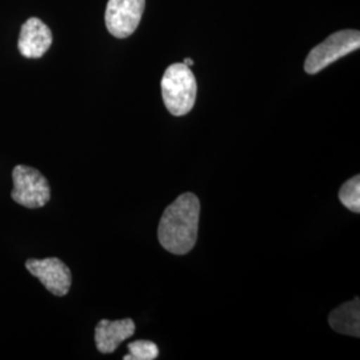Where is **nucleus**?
<instances>
[{
  "mask_svg": "<svg viewBox=\"0 0 360 360\" xmlns=\"http://www.w3.org/2000/svg\"><path fill=\"white\" fill-rule=\"evenodd\" d=\"M200 202L193 193H181L163 212L158 238L159 243L174 255H184L198 239Z\"/></svg>",
  "mask_w": 360,
  "mask_h": 360,
  "instance_id": "1",
  "label": "nucleus"
},
{
  "mask_svg": "<svg viewBox=\"0 0 360 360\" xmlns=\"http://www.w3.org/2000/svg\"><path fill=\"white\" fill-rule=\"evenodd\" d=\"M162 96L169 114L187 115L196 101V79L184 63L171 65L162 77Z\"/></svg>",
  "mask_w": 360,
  "mask_h": 360,
  "instance_id": "2",
  "label": "nucleus"
},
{
  "mask_svg": "<svg viewBox=\"0 0 360 360\" xmlns=\"http://www.w3.org/2000/svg\"><path fill=\"white\" fill-rule=\"evenodd\" d=\"M360 34L356 30H342L330 35L323 43L309 51L304 71L309 75L321 72L338 59L359 50Z\"/></svg>",
  "mask_w": 360,
  "mask_h": 360,
  "instance_id": "3",
  "label": "nucleus"
},
{
  "mask_svg": "<svg viewBox=\"0 0 360 360\" xmlns=\"http://www.w3.org/2000/svg\"><path fill=\"white\" fill-rule=\"evenodd\" d=\"M13 200L27 208L46 206L51 198L49 180L37 168L19 165L13 171Z\"/></svg>",
  "mask_w": 360,
  "mask_h": 360,
  "instance_id": "4",
  "label": "nucleus"
},
{
  "mask_svg": "<svg viewBox=\"0 0 360 360\" xmlns=\"http://www.w3.org/2000/svg\"><path fill=\"white\" fill-rule=\"evenodd\" d=\"M146 0H108L105 27L117 39L129 38L139 26Z\"/></svg>",
  "mask_w": 360,
  "mask_h": 360,
  "instance_id": "5",
  "label": "nucleus"
},
{
  "mask_svg": "<svg viewBox=\"0 0 360 360\" xmlns=\"http://www.w3.org/2000/svg\"><path fill=\"white\" fill-rule=\"evenodd\" d=\"M26 269L31 275L38 278L40 283L53 295L65 296L68 294L72 276L70 269L60 259H28Z\"/></svg>",
  "mask_w": 360,
  "mask_h": 360,
  "instance_id": "6",
  "label": "nucleus"
},
{
  "mask_svg": "<svg viewBox=\"0 0 360 360\" xmlns=\"http://www.w3.org/2000/svg\"><path fill=\"white\" fill-rule=\"evenodd\" d=\"M52 44V32L38 18H30L22 26L18 49L28 59L41 58Z\"/></svg>",
  "mask_w": 360,
  "mask_h": 360,
  "instance_id": "7",
  "label": "nucleus"
},
{
  "mask_svg": "<svg viewBox=\"0 0 360 360\" xmlns=\"http://www.w3.org/2000/svg\"><path fill=\"white\" fill-rule=\"evenodd\" d=\"M135 333V323L132 319L107 321L102 319L95 328V343L99 352L112 354L124 340Z\"/></svg>",
  "mask_w": 360,
  "mask_h": 360,
  "instance_id": "8",
  "label": "nucleus"
},
{
  "mask_svg": "<svg viewBox=\"0 0 360 360\" xmlns=\"http://www.w3.org/2000/svg\"><path fill=\"white\" fill-rule=\"evenodd\" d=\"M330 326L339 334L360 336V303L359 297L345 303L330 314Z\"/></svg>",
  "mask_w": 360,
  "mask_h": 360,
  "instance_id": "9",
  "label": "nucleus"
},
{
  "mask_svg": "<svg viewBox=\"0 0 360 360\" xmlns=\"http://www.w3.org/2000/svg\"><path fill=\"white\" fill-rule=\"evenodd\" d=\"M339 200L342 205L347 207L349 211L359 214L360 212V176L356 175L347 180L340 191H339Z\"/></svg>",
  "mask_w": 360,
  "mask_h": 360,
  "instance_id": "10",
  "label": "nucleus"
},
{
  "mask_svg": "<svg viewBox=\"0 0 360 360\" xmlns=\"http://www.w3.org/2000/svg\"><path fill=\"white\" fill-rule=\"evenodd\" d=\"M129 355L124 360H154L159 356V348L150 340H135L129 345Z\"/></svg>",
  "mask_w": 360,
  "mask_h": 360,
  "instance_id": "11",
  "label": "nucleus"
},
{
  "mask_svg": "<svg viewBox=\"0 0 360 360\" xmlns=\"http://www.w3.org/2000/svg\"><path fill=\"white\" fill-rule=\"evenodd\" d=\"M183 63H184V65H188V67H191V65H193V59H190V58H186Z\"/></svg>",
  "mask_w": 360,
  "mask_h": 360,
  "instance_id": "12",
  "label": "nucleus"
}]
</instances>
